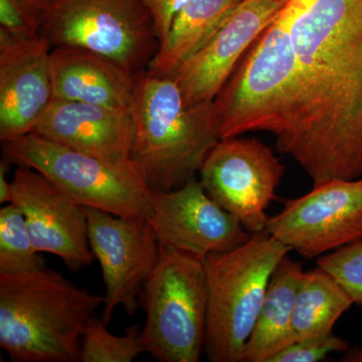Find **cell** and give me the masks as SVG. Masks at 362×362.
Returning <instances> with one entry per match:
<instances>
[{"label": "cell", "mask_w": 362, "mask_h": 362, "mask_svg": "<svg viewBox=\"0 0 362 362\" xmlns=\"http://www.w3.org/2000/svg\"><path fill=\"white\" fill-rule=\"evenodd\" d=\"M317 266L342 286L354 304L362 306V240L319 257Z\"/></svg>", "instance_id": "obj_24"}, {"label": "cell", "mask_w": 362, "mask_h": 362, "mask_svg": "<svg viewBox=\"0 0 362 362\" xmlns=\"http://www.w3.org/2000/svg\"><path fill=\"white\" fill-rule=\"evenodd\" d=\"M148 220L160 245L202 259L230 251L251 237L237 218L207 194L195 176L176 189L153 190Z\"/></svg>", "instance_id": "obj_12"}, {"label": "cell", "mask_w": 362, "mask_h": 362, "mask_svg": "<svg viewBox=\"0 0 362 362\" xmlns=\"http://www.w3.org/2000/svg\"><path fill=\"white\" fill-rule=\"evenodd\" d=\"M4 158L39 171L84 207L149 218L153 189L134 163L116 164L30 132L1 142Z\"/></svg>", "instance_id": "obj_6"}, {"label": "cell", "mask_w": 362, "mask_h": 362, "mask_svg": "<svg viewBox=\"0 0 362 362\" xmlns=\"http://www.w3.org/2000/svg\"><path fill=\"white\" fill-rule=\"evenodd\" d=\"M243 0H189L158 45L147 70L170 76L206 44Z\"/></svg>", "instance_id": "obj_19"}, {"label": "cell", "mask_w": 362, "mask_h": 362, "mask_svg": "<svg viewBox=\"0 0 362 362\" xmlns=\"http://www.w3.org/2000/svg\"><path fill=\"white\" fill-rule=\"evenodd\" d=\"M145 352L159 362H199L204 354L209 290L204 259L160 245L142 291Z\"/></svg>", "instance_id": "obj_7"}, {"label": "cell", "mask_w": 362, "mask_h": 362, "mask_svg": "<svg viewBox=\"0 0 362 362\" xmlns=\"http://www.w3.org/2000/svg\"><path fill=\"white\" fill-rule=\"evenodd\" d=\"M52 0H0V30L18 40L42 35Z\"/></svg>", "instance_id": "obj_23"}, {"label": "cell", "mask_w": 362, "mask_h": 362, "mask_svg": "<svg viewBox=\"0 0 362 362\" xmlns=\"http://www.w3.org/2000/svg\"><path fill=\"white\" fill-rule=\"evenodd\" d=\"M284 173L285 166L270 147L238 136L216 143L199 169V180L218 206L247 232L256 233L266 230L267 209Z\"/></svg>", "instance_id": "obj_9"}, {"label": "cell", "mask_w": 362, "mask_h": 362, "mask_svg": "<svg viewBox=\"0 0 362 362\" xmlns=\"http://www.w3.org/2000/svg\"><path fill=\"white\" fill-rule=\"evenodd\" d=\"M289 0H244L170 76L188 105L213 102L252 44Z\"/></svg>", "instance_id": "obj_13"}, {"label": "cell", "mask_w": 362, "mask_h": 362, "mask_svg": "<svg viewBox=\"0 0 362 362\" xmlns=\"http://www.w3.org/2000/svg\"><path fill=\"white\" fill-rule=\"evenodd\" d=\"M296 59L283 9L214 100L221 139L252 131L281 139L291 125Z\"/></svg>", "instance_id": "obj_5"}, {"label": "cell", "mask_w": 362, "mask_h": 362, "mask_svg": "<svg viewBox=\"0 0 362 362\" xmlns=\"http://www.w3.org/2000/svg\"><path fill=\"white\" fill-rule=\"evenodd\" d=\"M266 230L306 259L362 240V178L314 185L308 194L286 202Z\"/></svg>", "instance_id": "obj_10"}, {"label": "cell", "mask_w": 362, "mask_h": 362, "mask_svg": "<svg viewBox=\"0 0 362 362\" xmlns=\"http://www.w3.org/2000/svg\"><path fill=\"white\" fill-rule=\"evenodd\" d=\"M189 0H143L153 21L159 45L168 37L176 16Z\"/></svg>", "instance_id": "obj_26"}, {"label": "cell", "mask_w": 362, "mask_h": 362, "mask_svg": "<svg viewBox=\"0 0 362 362\" xmlns=\"http://www.w3.org/2000/svg\"><path fill=\"white\" fill-rule=\"evenodd\" d=\"M8 159L0 162V204H11V180H7L8 171Z\"/></svg>", "instance_id": "obj_27"}, {"label": "cell", "mask_w": 362, "mask_h": 362, "mask_svg": "<svg viewBox=\"0 0 362 362\" xmlns=\"http://www.w3.org/2000/svg\"><path fill=\"white\" fill-rule=\"evenodd\" d=\"M104 296L47 269L0 274V346L14 362H78Z\"/></svg>", "instance_id": "obj_2"}, {"label": "cell", "mask_w": 362, "mask_h": 362, "mask_svg": "<svg viewBox=\"0 0 362 362\" xmlns=\"http://www.w3.org/2000/svg\"><path fill=\"white\" fill-rule=\"evenodd\" d=\"M243 1H244V0H243Z\"/></svg>", "instance_id": "obj_29"}, {"label": "cell", "mask_w": 362, "mask_h": 362, "mask_svg": "<svg viewBox=\"0 0 362 362\" xmlns=\"http://www.w3.org/2000/svg\"><path fill=\"white\" fill-rule=\"evenodd\" d=\"M23 213L7 204L0 209V274H18L44 268Z\"/></svg>", "instance_id": "obj_21"}, {"label": "cell", "mask_w": 362, "mask_h": 362, "mask_svg": "<svg viewBox=\"0 0 362 362\" xmlns=\"http://www.w3.org/2000/svg\"><path fill=\"white\" fill-rule=\"evenodd\" d=\"M52 99L130 110L138 74L99 52L76 47L51 51Z\"/></svg>", "instance_id": "obj_17"}, {"label": "cell", "mask_w": 362, "mask_h": 362, "mask_svg": "<svg viewBox=\"0 0 362 362\" xmlns=\"http://www.w3.org/2000/svg\"><path fill=\"white\" fill-rule=\"evenodd\" d=\"M90 251L105 284L102 320L110 322L116 307L135 313L143 287L158 262L160 243L148 218H129L85 207Z\"/></svg>", "instance_id": "obj_11"}, {"label": "cell", "mask_w": 362, "mask_h": 362, "mask_svg": "<svg viewBox=\"0 0 362 362\" xmlns=\"http://www.w3.org/2000/svg\"><path fill=\"white\" fill-rule=\"evenodd\" d=\"M11 204L25 216L37 251L54 255L71 271L90 265L85 207L35 169L18 165L11 180Z\"/></svg>", "instance_id": "obj_14"}, {"label": "cell", "mask_w": 362, "mask_h": 362, "mask_svg": "<svg viewBox=\"0 0 362 362\" xmlns=\"http://www.w3.org/2000/svg\"><path fill=\"white\" fill-rule=\"evenodd\" d=\"M354 304L349 293L320 267L305 272L295 304L294 332L297 340L333 334L340 317Z\"/></svg>", "instance_id": "obj_20"}, {"label": "cell", "mask_w": 362, "mask_h": 362, "mask_svg": "<svg viewBox=\"0 0 362 362\" xmlns=\"http://www.w3.org/2000/svg\"><path fill=\"white\" fill-rule=\"evenodd\" d=\"M347 340L333 334L325 337L297 340L276 354L270 362H318L332 352L349 350Z\"/></svg>", "instance_id": "obj_25"}, {"label": "cell", "mask_w": 362, "mask_h": 362, "mask_svg": "<svg viewBox=\"0 0 362 362\" xmlns=\"http://www.w3.org/2000/svg\"><path fill=\"white\" fill-rule=\"evenodd\" d=\"M130 111L131 158L153 190L185 185L221 140L214 101L188 105L173 78L147 69L138 74Z\"/></svg>", "instance_id": "obj_3"}, {"label": "cell", "mask_w": 362, "mask_h": 362, "mask_svg": "<svg viewBox=\"0 0 362 362\" xmlns=\"http://www.w3.org/2000/svg\"><path fill=\"white\" fill-rule=\"evenodd\" d=\"M304 273L302 263L289 255L276 267L245 347L243 362H270L276 354L297 341L293 320Z\"/></svg>", "instance_id": "obj_18"}, {"label": "cell", "mask_w": 362, "mask_h": 362, "mask_svg": "<svg viewBox=\"0 0 362 362\" xmlns=\"http://www.w3.org/2000/svg\"><path fill=\"white\" fill-rule=\"evenodd\" d=\"M342 361L347 362H362V349L350 350Z\"/></svg>", "instance_id": "obj_28"}, {"label": "cell", "mask_w": 362, "mask_h": 362, "mask_svg": "<svg viewBox=\"0 0 362 362\" xmlns=\"http://www.w3.org/2000/svg\"><path fill=\"white\" fill-rule=\"evenodd\" d=\"M292 122L276 141L314 185L362 175V0H289Z\"/></svg>", "instance_id": "obj_1"}, {"label": "cell", "mask_w": 362, "mask_h": 362, "mask_svg": "<svg viewBox=\"0 0 362 362\" xmlns=\"http://www.w3.org/2000/svg\"><path fill=\"white\" fill-rule=\"evenodd\" d=\"M42 35L52 49L83 47L135 74L148 68L159 45L143 0H52Z\"/></svg>", "instance_id": "obj_8"}, {"label": "cell", "mask_w": 362, "mask_h": 362, "mask_svg": "<svg viewBox=\"0 0 362 362\" xmlns=\"http://www.w3.org/2000/svg\"><path fill=\"white\" fill-rule=\"evenodd\" d=\"M292 252L267 230L204 259L207 304L204 354L211 362H243L272 274Z\"/></svg>", "instance_id": "obj_4"}, {"label": "cell", "mask_w": 362, "mask_h": 362, "mask_svg": "<svg viewBox=\"0 0 362 362\" xmlns=\"http://www.w3.org/2000/svg\"><path fill=\"white\" fill-rule=\"evenodd\" d=\"M145 352L139 326L132 325L118 337L101 319L90 317L81 339V362H130Z\"/></svg>", "instance_id": "obj_22"}, {"label": "cell", "mask_w": 362, "mask_h": 362, "mask_svg": "<svg viewBox=\"0 0 362 362\" xmlns=\"http://www.w3.org/2000/svg\"><path fill=\"white\" fill-rule=\"evenodd\" d=\"M33 132L112 163H133L134 123L126 109L52 99Z\"/></svg>", "instance_id": "obj_16"}, {"label": "cell", "mask_w": 362, "mask_h": 362, "mask_svg": "<svg viewBox=\"0 0 362 362\" xmlns=\"http://www.w3.org/2000/svg\"><path fill=\"white\" fill-rule=\"evenodd\" d=\"M52 47L44 35L18 40L0 30V140L33 132L52 100Z\"/></svg>", "instance_id": "obj_15"}]
</instances>
